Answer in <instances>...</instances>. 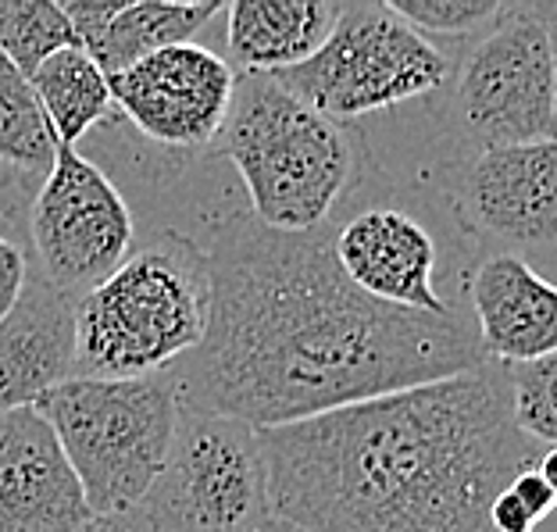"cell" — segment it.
Here are the masks:
<instances>
[{
    "label": "cell",
    "mask_w": 557,
    "mask_h": 532,
    "mask_svg": "<svg viewBox=\"0 0 557 532\" xmlns=\"http://www.w3.org/2000/svg\"><path fill=\"white\" fill-rule=\"evenodd\" d=\"M208 322L169 379L180 408L278 429L486 361L458 314L400 311L364 297L329 236L236 219L205 255Z\"/></svg>",
    "instance_id": "6da1fadb"
},
{
    "label": "cell",
    "mask_w": 557,
    "mask_h": 532,
    "mask_svg": "<svg viewBox=\"0 0 557 532\" xmlns=\"http://www.w3.org/2000/svg\"><path fill=\"white\" fill-rule=\"evenodd\" d=\"M272 518L304 532H493L490 508L554 447L518 433L508 364L258 433Z\"/></svg>",
    "instance_id": "7a4b0ae2"
},
{
    "label": "cell",
    "mask_w": 557,
    "mask_h": 532,
    "mask_svg": "<svg viewBox=\"0 0 557 532\" xmlns=\"http://www.w3.org/2000/svg\"><path fill=\"white\" fill-rule=\"evenodd\" d=\"M358 139L286 94L272 75H236L230 115L211 150L236 164L255 222L272 233H314L358 172Z\"/></svg>",
    "instance_id": "3957f363"
},
{
    "label": "cell",
    "mask_w": 557,
    "mask_h": 532,
    "mask_svg": "<svg viewBox=\"0 0 557 532\" xmlns=\"http://www.w3.org/2000/svg\"><path fill=\"white\" fill-rule=\"evenodd\" d=\"M205 322V255L169 236L129 255L75 300V375H158L200 344Z\"/></svg>",
    "instance_id": "277c9868"
},
{
    "label": "cell",
    "mask_w": 557,
    "mask_h": 532,
    "mask_svg": "<svg viewBox=\"0 0 557 532\" xmlns=\"http://www.w3.org/2000/svg\"><path fill=\"white\" fill-rule=\"evenodd\" d=\"M33 408L54 429L90 515L144 504L180 422V397L169 372L144 379L75 375Z\"/></svg>",
    "instance_id": "5b68a950"
},
{
    "label": "cell",
    "mask_w": 557,
    "mask_h": 532,
    "mask_svg": "<svg viewBox=\"0 0 557 532\" xmlns=\"http://www.w3.org/2000/svg\"><path fill=\"white\" fill-rule=\"evenodd\" d=\"M272 79L329 122L408 104L450 86V58L389 4H344L329 40Z\"/></svg>",
    "instance_id": "8992f818"
},
{
    "label": "cell",
    "mask_w": 557,
    "mask_h": 532,
    "mask_svg": "<svg viewBox=\"0 0 557 532\" xmlns=\"http://www.w3.org/2000/svg\"><path fill=\"white\" fill-rule=\"evenodd\" d=\"M139 511L154 532H264L272 511L258 433L180 408L169 458Z\"/></svg>",
    "instance_id": "52a82bcc"
},
{
    "label": "cell",
    "mask_w": 557,
    "mask_h": 532,
    "mask_svg": "<svg viewBox=\"0 0 557 532\" xmlns=\"http://www.w3.org/2000/svg\"><path fill=\"white\" fill-rule=\"evenodd\" d=\"M454 115L483 147L547 144L557 125L554 8H504L497 25L465 58L454 83Z\"/></svg>",
    "instance_id": "ba28073f"
},
{
    "label": "cell",
    "mask_w": 557,
    "mask_h": 532,
    "mask_svg": "<svg viewBox=\"0 0 557 532\" xmlns=\"http://www.w3.org/2000/svg\"><path fill=\"white\" fill-rule=\"evenodd\" d=\"M29 233L40 275L79 300L129 258L136 222L108 172L54 139V161L33 200Z\"/></svg>",
    "instance_id": "9c48e42d"
},
{
    "label": "cell",
    "mask_w": 557,
    "mask_h": 532,
    "mask_svg": "<svg viewBox=\"0 0 557 532\" xmlns=\"http://www.w3.org/2000/svg\"><path fill=\"white\" fill-rule=\"evenodd\" d=\"M111 104L122 108L147 139L175 150L211 147L230 115L236 72L200 44L158 50L108 79Z\"/></svg>",
    "instance_id": "30bf717a"
},
{
    "label": "cell",
    "mask_w": 557,
    "mask_h": 532,
    "mask_svg": "<svg viewBox=\"0 0 557 532\" xmlns=\"http://www.w3.org/2000/svg\"><path fill=\"white\" fill-rule=\"evenodd\" d=\"M333 258L364 297L400 311L454 314L436 289L440 250L433 233L400 208H364L329 239Z\"/></svg>",
    "instance_id": "8fae6325"
},
{
    "label": "cell",
    "mask_w": 557,
    "mask_h": 532,
    "mask_svg": "<svg viewBox=\"0 0 557 532\" xmlns=\"http://www.w3.org/2000/svg\"><path fill=\"white\" fill-rule=\"evenodd\" d=\"M458 197L483 233L550 250L557 233V144L483 147L465 164Z\"/></svg>",
    "instance_id": "7c38bea8"
},
{
    "label": "cell",
    "mask_w": 557,
    "mask_h": 532,
    "mask_svg": "<svg viewBox=\"0 0 557 532\" xmlns=\"http://www.w3.org/2000/svg\"><path fill=\"white\" fill-rule=\"evenodd\" d=\"M86 518L83 486L44 415H0V532H75Z\"/></svg>",
    "instance_id": "4fadbf2b"
},
{
    "label": "cell",
    "mask_w": 557,
    "mask_h": 532,
    "mask_svg": "<svg viewBox=\"0 0 557 532\" xmlns=\"http://www.w3.org/2000/svg\"><path fill=\"white\" fill-rule=\"evenodd\" d=\"M75 379V300L36 272L0 319V415Z\"/></svg>",
    "instance_id": "5bb4252c"
},
{
    "label": "cell",
    "mask_w": 557,
    "mask_h": 532,
    "mask_svg": "<svg viewBox=\"0 0 557 532\" xmlns=\"http://www.w3.org/2000/svg\"><path fill=\"white\" fill-rule=\"evenodd\" d=\"M475 336L490 361L522 364L557 350V289L518 255L486 258L472 275Z\"/></svg>",
    "instance_id": "9a60e30c"
},
{
    "label": "cell",
    "mask_w": 557,
    "mask_h": 532,
    "mask_svg": "<svg viewBox=\"0 0 557 532\" xmlns=\"http://www.w3.org/2000/svg\"><path fill=\"white\" fill-rule=\"evenodd\" d=\"M344 4L329 0H236L225 40L239 72L275 75L304 65L329 40Z\"/></svg>",
    "instance_id": "2e32d148"
},
{
    "label": "cell",
    "mask_w": 557,
    "mask_h": 532,
    "mask_svg": "<svg viewBox=\"0 0 557 532\" xmlns=\"http://www.w3.org/2000/svg\"><path fill=\"white\" fill-rule=\"evenodd\" d=\"M214 15H222L219 0H129L90 58L111 79L158 50L194 44Z\"/></svg>",
    "instance_id": "e0dca14e"
},
{
    "label": "cell",
    "mask_w": 557,
    "mask_h": 532,
    "mask_svg": "<svg viewBox=\"0 0 557 532\" xmlns=\"http://www.w3.org/2000/svg\"><path fill=\"white\" fill-rule=\"evenodd\" d=\"M29 86L40 100L50 133L58 144L69 147L79 144L111 108L108 75L97 69V61L83 47L58 50L54 58H47L29 75Z\"/></svg>",
    "instance_id": "ac0fdd59"
},
{
    "label": "cell",
    "mask_w": 557,
    "mask_h": 532,
    "mask_svg": "<svg viewBox=\"0 0 557 532\" xmlns=\"http://www.w3.org/2000/svg\"><path fill=\"white\" fill-rule=\"evenodd\" d=\"M0 161L22 172H50L54 133L29 79L0 54Z\"/></svg>",
    "instance_id": "d6986e66"
},
{
    "label": "cell",
    "mask_w": 557,
    "mask_h": 532,
    "mask_svg": "<svg viewBox=\"0 0 557 532\" xmlns=\"http://www.w3.org/2000/svg\"><path fill=\"white\" fill-rule=\"evenodd\" d=\"M79 47L58 0H0V54L25 79L58 50Z\"/></svg>",
    "instance_id": "ffe728a7"
},
{
    "label": "cell",
    "mask_w": 557,
    "mask_h": 532,
    "mask_svg": "<svg viewBox=\"0 0 557 532\" xmlns=\"http://www.w3.org/2000/svg\"><path fill=\"white\" fill-rule=\"evenodd\" d=\"M554 383H557V358L522 361L508 364V397H511V418L518 433H525L540 447H554L557 440V400H554Z\"/></svg>",
    "instance_id": "44dd1931"
},
{
    "label": "cell",
    "mask_w": 557,
    "mask_h": 532,
    "mask_svg": "<svg viewBox=\"0 0 557 532\" xmlns=\"http://www.w3.org/2000/svg\"><path fill=\"white\" fill-rule=\"evenodd\" d=\"M389 11L422 36H465L497 22L504 15V4L500 0H394Z\"/></svg>",
    "instance_id": "7402d4cb"
},
{
    "label": "cell",
    "mask_w": 557,
    "mask_h": 532,
    "mask_svg": "<svg viewBox=\"0 0 557 532\" xmlns=\"http://www.w3.org/2000/svg\"><path fill=\"white\" fill-rule=\"evenodd\" d=\"M129 4V0H65L61 11H65V18L72 25L75 40L86 50V54H94L97 44L104 40L108 25L115 22L119 11Z\"/></svg>",
    "instance_id": "603a6c76"
},
{
    "label": "cell",
    "mask_w": 557,
    "mask_h": 532,
    "mask_svg": "<svg viewBox=\"0 0 557 532\" xmlns=\"http://www.w3.org/2000/svg\"><path fill=\"white\" fill-rule=\"evenodd\" d=\"M540 468V465H536ZM536 468H525V472H518L515 479H511V493L518 500L525 504V511H529V518H533L536 525H543L550 518V511H554V500H557V486L554 483H547Z\"/></svg>",
    "instance_id": "cb8c5ba5"
},
{
    "label": "cell",
    "mask_w": 557,
    "mask_h": 532,
    "mask_svg": "<svg viewBox=\"0 0 557 532\" xmlns=\"http://www.w3.org/2000/svg\"><path fill=\"white\" fill-rule=\"evenodd\" d=\"M29 269H25V255L18 244H11L8 236H0V319L15 308V300L22 294Z\"/></svg>",
    "instance_id": "d4e9b609"
},
{
    "label": "cell",
    "mask_w": 557,
    "mask_h": 532,
    "mask_svg": "<svg viewBox=\"0 0 557 532\" xmlns=\"http://www.w3.org/2000/svg\"><path fill=\"white\" fill-rule=\"evenodd\" d=\"M490 529L493 532H540V525L529 518L525 504L515 497L511 490H504L490 508Z\"/></svg>",
    "instance_id": "484cf974"
},
{
    "label": "cell",
    "mask_w": 557,
    "mask_h": 532,
    "mask_svg": "<svg viewBox=\"0 0 557 532\" xmlns=\"http://www.w3.org/2000/svg\"><path fill=\"white\" fill-rule=\"evenodd\" d=\"M75 532H154L147 522V515L133 511H115V515H90Z\"/></svg>",
    "instance_id": "4316f807"
},
{
    "label": "cell",
    "mask_w": 557,
    "mask_h": 532,
    "mask_svg": "<svg viewBox=\"0 0 557 532\" xmlns=\"http://www.w3.org/2000/svg\"><path fill=\"white\" fill-rule=\"evenodd\" d=\"M269 532H304V529L286 525V522H278V518H272V522H269Z\"/></svg>",
    "instance_id": "83f0119b"
},
{
    "label": "cell",
    "mask_w": 557,
    "mask_h": 532,
    "mask_svg": "<svg viewBox=\"0 0 557 532\" xmlns=\"http://www.w3.org/2000/svg\"><path fill=\"white\" fill-rule=\"evenodd\" d=\"M264 532H269V529H264Z\"/></svg>",
    "instance_id": "f1b7e54d"
}]
</instances>
